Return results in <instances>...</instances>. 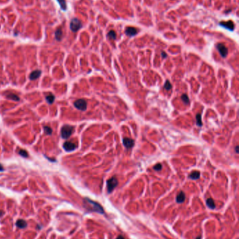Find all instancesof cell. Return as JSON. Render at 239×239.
Wrapping results in <instances>:
<instances>
[{
  "label": "cell",
  "mask_w": 239,
  "mask_h": 239,
  "mask_svg": "<svg viewBox=\"0 0 239 239\" xmlns=\"http://www.w3.org/2000/svg\"><path fill=\"white\" fill-rule=\"evenodd\" d=\"M116 239H125V238H124V236H118L117 237Z\"/></svg>",
  "instance_id": "cell-29"
},
{
  "label": "cell",
  "mask_w": 239,
  "mask_h": 239,
  "mask_svg": "<svg viewBox=\"0 0 239 239\" xmlns=\"http://www.w3.org/2000/svg\"><path fill=\"white\" fill-rule=\"evenodd\" d=\"M16 225L20 229H24L27 227V222L23 220H18L16 222Z\"/></svg>",
  "instance_id": "cell-13"
},
{
  "label": "cell",
  "mask_w": 239,
  "mask_h": 239,
  "mask_svg": "<svg viewBox=\"0 0 239 239\" xmlns=\"http://www.w3.org/2000/svg\"><path fill=\"white\" fill-rule=\"evenodd\" d=\"M84 201H85V203L86 204V206H87L89 209L93 210V211H95V212H98V213H100V214L104 213L103 208L98 203H97V202H94V201H93L89 198H86L84 199Z\"/></svg>",
  "instance_id": "cell-1"
},
{
  "label": "cell",
  "mask_w": 239,
  "mask_h": 239,
  "mask_svg": "<svg viewBox=\"0 0 239 239\" xmlns=\"http://www.w3.org/2000/svg\"><path fill=\"white\" fill-rule=\"evenodd\" d=\"M182 100L183 101V102L185 104H188L189 103V97H187V95L186 94H184L182 95Z\"/></svg>",
  "instance_id": "cell-22"
},
{
  "label": "cell",
  "mask_w": 239,
  "mask_h": 239,
  "mask_svg": "<svg viewBox=\"0 0 239 239\" xmlns=\"http://www.w3.org/2000/svg\"><path fill=\"white\" fill-rule=\"evenodd\" d=\"M41 73V71H39V70H36V71H32V72L30 73V80H32V81L37 79L38 78L40 77Z\"/></svg>",
  "instance_id": "cell-11"
},
{
  "label": "cell",
  "mask_w": 239,
  "mask_h": 239,
  "mask_svg": "<svg viewBox=\"0 0 239 239\" xmlns=\"http://www.w3.org/2000/svg\"><path fill=\"white\" fill-rule=\"evenodd\" d=\"M196 123H197V125L199 127H201L203 124L201 120V115L199 113H198L196 116Z\"/></svg>",
  "instance_id": "cell-21"
},
{
  "label": "cell",
  "mask_w": 239,
  "mask_h": 239,
  "mask_svg": "<svg viewBox=\"0 0 239 239\" xmlns=\"http://www.w3.org/2000/svg\"><path fill=\"white\" fill-rule=\"evenodd\" d=\"M4 171V167L2 164H0V171Z\"/></svg>",
  "instance_id": "cell-28"
},
{
  "label": "cell",
  "mask_w": 239,
  "mask_h": 239,
  "mask_svg": "<svg viewBox=\"0 0 239 239\" xmlns=\"http://www.w3.org/2000/svg\"><path fill=\"white\" fill-rule=\"evenodd\" d=\"M77 144L72 142V141H67V142L64 143V144H63V148L67 152L74 150L77 148Z\"/></svg>",
  "instance_id": "cell-7"
},
{
  "label": "cell",
  "mask_w": 239,
  "mask_h": 239,
  "mask_svg": "<svg viewBox=\"0 0 239 239\" xmlns=\"http://www.w3.org/2000/svg\"><path fill=\"white\" fill-rule=\"evenodd\" d=\"M118 185V180L115 177L111 178L107 182V191L109 193L112 192L114 188Z\"/></svg>",
  "instance_id": "cell-4"
},
{
  "label": "cell",
  "mask_w": 239,
  "mask_h": 239,
  "mask_svg": "<svg viewBox=\"0 0 239 239\" xmlns=\"http://www.w3.org/2000/svg\"><path fill=\"white\" fill-rule=\"evenodd\" d=\"M81 27H82V24L78 18L72 19V20L70 22V29L72 32H76L80 30Z\"/></svg>",
  "instance_id": "cell-3"
},
{
  "label": "cell",
  "mask_w": 239,
  "mask_h": 239,
  "mask_svg": "<svg viewBox=\"0 0 239 239\" xmlns=\"http://www.w3.org/2000/svg\"><path fill=\"white\" fill-rule=\"evenodd\" d=\"M18 154L20 155H21L22 157H25V158L28 157V153H27V152L26 150H19Z\"/></svg>",
  "instance_id": "cell-23"
},
{
  "label": "cell",
  "mask_w": 239,
  "mask_h": 239,
  "mask_svg": "<svg viewBox=\"0 0 239 239\" xmlns=\"http://www.w3.org/2000/svg\"><path fill=\"white\" fill-rule=\"evenodd\" d=\"M6 98H8L9 99L13 100V101H19L20 100V98L18 95H16V94H14V93H9L6 95Z\"/></svg>",
  "instance_id": "cell-17"
},
{
  "label": "cell",
  "mask_w": 239,
  "mask_h": 239,
  "mask_svg": "<svg viewBox=\"0 0 239 239\" xmlns=\"http://www.w3.org/2000/svg\"><path fill=\"white\" fill-rule=\"evenodd\" d=\"M164 88L167 90H170V89L172 88V85H171V84L170 83L169 81H167L166 83H165V85H164Z\"/></svg>",
  "instance_id": "cell-25"
},
{
  "label": "cell",
  "mask_w": 239,
  "mask_h": 239,
  "mask_svg": "<svg viewBox=\"0 0 239 239\" xmlns=\"http://www.w3.org/2000/svg\"><path fill=\"white\" fill-rule=\"evenodd\" d=\"M184 200H185V194L183 192H180L176 196V202L178 204H182L184 202Z\"/></svg>",
  "instance_id": "cell-12"
},
{
  "label": "cell",
  "mask_w": 239,
  "mask_h": 239,
  "mask_svg": "<svg viewBox=\"0 0 239 239\" xmlns=\"http://www.w3.org/2000/svg\"><path fill=\"white\" fill-rule=\"evenodd\" d=\"M206 204L211 209H214L215 208V202L213 201V199H211V198H209V199H208L206 200Z\"/></svg>",
  "instance_id": "cell-16"
},
{
  "label": "cell",
  "mask_w": 239,
  "mask_h": 239,
  "mask_svg": "<svg viewBox=\"0 0 239 239\" xmlns=\"http://www.w3.org/2000/svg\"><path fill=\"white\" fill-rule=\"evenodd\" d=\"M107 36L111 39H113V40H114L116 39V32L114 31V30H111L109 32H108Z\"/></svg>",
  "instance_id": "cell-20"
},
{
  "label": "cell",
  "mask_w": 239,
  "mask_h": 239,
  "mask_svg": "<svg viewBox=\"0 0 239 239\" xmlns=\"http://www.w3.org/2000/svg\"><path fill=\"white\" fill-rule=\"evenodd\" d=\"M74 105L77 109L80 110H86L87 108V103L84 99H78L74 102Z\"/></svg>",
  "instance_id": "cell-5"
},
{
  "label": "cell",
  "mask_w": 239,
  "mask_h": 239,
  "mask_svg": "<svg viewBox=\"0 0 239 239\" xmlns=\"http://www.w3.org/2000/svg\"><path fill=\"white\" fill-rule=\"evenodd\" d=\"M216 47H217L218 51L220 53L222 57H226V55H227V54H228V49L224 46V44H223V43H218Z\"/></svg>",
  "instance_id": "cell-6"
},
{
  "label": "cell",
  "mask_w": 239,
  "mask_h": 239,
  "mask_svg": "<svg viewBox=\"0 0 239 239\" xmlns=\"http://www.w3.org/2000/svg\"><path fill=\"white\" fill-rule=\"evenodd\" d=\"M46 99L48 104H53L54 100H55V96L52 94H48V95H47L46 97Z\"/></svg>",
  "instance_id": "cell-19"
},
{
  "label": "cell",
  "mask_w": 239,
  "mask_h": 239,
  "mask_svg": "<svg viewBox=\"0 0 239 239\" xmlns=\"http://www.w3.org/2000/svg\"><path fill=\"white\" fill-rule=\"evenodd\" d=\"M74 130V127L71 125L65 124L61 128V136L62 139H68L72 135Z\"/></svg>",
  "instance_id": "cell-2"
},
{
  "label": "cell",
  "mask_w": 239,
  "mask_h": 239,
  "mask_svg": "<svg viewBox=\"0 0 239 239\" xmlns=\"http://www.w3.org/2000/svg\"><path fill=\"white\" fill-rule=\"evenodd\" d=\"M44 132L47 135H51L52 134V129H51V127L46 126L44 127Z\"/></svg>",
  "instance_id": "cell-24"
},
{
  "label": "cell",
  "mask_w": 239,
  "mask_h": 239,
  "mask_svg": "<svg viewBox=\"0 0 239 239\" xmlns=\"http://www.w3.org/2000/svg\"><path fill=\"white\" fill-rule=\"evenodd\" d=\"M56 1L58 2V4L60 6V8H62L63 11L67 10V4H66L65 0H56Z\"/></svg>",
  "instance_id": "cell-18"
},
{
  "label": "cell",
  "mask_w": 239,
  "mask_h": 239,
  "mask_svg": "<svg viewBox=\"0 0 239 239\" xmlns=\"http://www.w3.org/2000/svg\"><path fill=\"white\" fill-rule=\"evenodd\" d=\"M220 25L222 26V27H224L226 29H227V30H230V31H233L234 30V23L233 22L231 21V20H229V21H222L220 23Z\"/></svg>",
  "instance_id": "cell-8"
},
{
  "label": "cell",
  "mask_w": 239,
  "mask_h": 239,
  "mask_svg": "<svg viewBox=\"0 0 239 239\" xmlns=\"http://www.w3.org/2000/svg\"><path fill=\"white\" fill-rule=\"evenodd\" d=\"M123 143H124V146L126 148L129 149V148H131L134 145V141L131 139H129V138H125L123 140Z\"/></svg>",
  "instance_id": "cell-10"
},
{
  "label": "cell",
  "mask_w": 239,
  "mask_h": 239,
  "mask_svg": "<svg viewBox=\"0 0 239 239\" xmlns=\"http://www.w3.org/2000/svg\"><path fill=\"white\" fill-rule=\"evenodd\" d=\"M236 153H238V145L236 147Z\"/></svg>",
  "instance_id": "cell-30"
},
{
  "label": "cell",
  "mask_w": 239,
  "mask_h": 239,
  "mask_svg": "<svg viewBox=\"0 0 239 239\" xmlns=\"http://www.w3.org/2000/svg\"><path fill=\"white\" fill-rule=\"evenodd\" d=\"M196 239H201V237L199 236V237H197V238H196Z\"/></svg>",
  "instance_id": "cell-31"
},
{
  "label": "cell",
  "mask_w": 239,
  "mask_h": 239,
  "mask_svg": "<svg viewBox=\"0 0 239 239\" xmlns=\"http://www.w3.org/2000/svg\"><path fill=\"white\" fill-rule=\"evenodd\" d=\"M55 37H56V39L57 41H59L62 39V31L60 28L58 29V30L56 31V33H55Z\"/></svg>",
  "instance_id": "cell-14"
},
{
  "label": "cell",
  "mask_w": 239,
  "mask_h": 239,
  "mask_svg": "<svg viewBox=\"0 0 239 239\" xmlns=\"http://www.w3.org/2000/svg\"><path fill=\"white\" fill-rule=\"evenodd\" d=\"M161 55H162V57H163V58H166V57H167V55L166 53H164V52H162V53H161Z\"/></svg>",
  "instance_id": "cell-27"
},
{
  "label": "cell",
  "mask_w": 239,
  "mask_h": 239,
  "mask_svg": "<svg viewBox=\"0 0 239 239\" xmlns=\"http://www.w3.org/2000/svg\"><path fill=\"white\" fill-rule=\"evenodd\" d=\"M125 33L128 36H133L137 34V30L133 27H128L125 30Z\"/></svg>",
  "instance_id": "cell-9"
},
{
  "label": "cell",
  "mask_w": 239,
  "mask_h": 239,
  "mask_svg": "<svg viewBox=\"0 0 239 239\" xmlns=\"http://www.w3.org/2000/svg\"><path fill=\"white\" fill-rule=\"evenodd\" d=\"M153 169L156 171H159L162 169V165L161 164H157L155 167H153Z\"/></svg>",
  "instance_id": "cell-26"
},
{
  "label": "cell",
  "mask_w": 239,
  "mask_h": 239,
  "mask_svg": "<svg viewBox=\"0 0 239 239\" xmlns=\"http://www.w3.org/2000/svg\"><path fill=\"white\" fill-rule=\"evenodd\" d=\"M189 177L191 179H193V180H196V179H198L200 177V172L198 171H193L191 174L189 175Z\"/></svg>",
  "instance_id": "cell-15"
}]
</instances>
